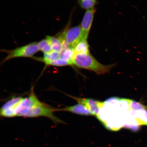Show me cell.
<instances>
[{"instance_id": "1", "label": "cell", "mask_w": 147, "mask_h": 147, "mask_svg": "<svg viewBox=\"0 0 147 147\" xmlns=\"http://www.w3.org/2000/svg\"><path fill=\"white\" fill-rule=\"evenodd\" d=\"M72 63L73 65L78 67L93 71L98 75L109 72L114 66L103 65L97 61L90 54L75 55Z\"/></svg>"}, {"instance_id": "2", "label": "cell", "mask_w": 147, "mask_h": 147, "mask_svg": "<svg viewBox=\"0 0 147 147\" xmlns=\"http://www.w3.org/2000/svg\"><path fill=\"white\" fill-rule=\"evenodd\" d=\"M2 51L6 53L7 55L1 62L2 64L12 59L20 57H32L34 54L40 50L38 47V42H34L12 50L3 49Z\"/></svg>"}, {"instance_id": "3", "label": "cell", "mask_w": 147, "mask_h": 147, "mask_svg": "<svg viewBox=\"0 0 147 147\" xmlns=\"http://www.w3.org/2000/svg\"><path fill=\"white\" fill-rule=\"evenodd\" d=\"M56 111H57V109H55L41 102L29 110L24 115V117H44L50 119L55 123H64L63 121L54 115V113Z\"/></svg>"}, {"instance_id": "4", "label": "cell", "mask_w": 147, "mask_h": 147, "mask_svg": "<svg viewBox=\"0 0 147 147\" xmlns=\"http://www.w3.org/2000/svg\"><path fill=\"white\" fill-rule=\"evenodd\" d=\"M59 37L70 48L73 49H74L78 43L85 38L80 25L68 29L64 31L62 35Z\"/></svg>"}, {"instance_id": "5", "label": "cell", "mask_w": 147, "mask_h": 147, "mask_svg": "<svg viewBox=\"0 0 147 147\" xmlns=\"http://www.w3.org/2000/svg\"><path fill=\"white\" fill-rule=\"evenodd\" d=\"M34 92L32 88L28 97L24 98L16 110V117H24L29 110L41 103Z\"/></svg>"}, {"instance_id": "6", "label": "cell", "mask_w": 147, "mask_h": 147, "mask_svg": "<svg viewBox=\"0 0 147 147\" xmlns=\"http://www.w3.org/2000/svg\"><path fill=\"white\" fill-rule=\"evenodd\" d=\"M69 96L76 100L79 104L85 106L93 115H98L100 109L104 105V102L93 99L80 98Z\"/></svg>"}, {"instance_id": "7", "label": "cell", "mask_w": 147, "mask_h": 147, "mask_svg": "<svg viewBox=\"0 0 147 147\" xmlns=\"http://www.w3.org/2000/svg\"><path fill=\"white\" fill-rule=\"evenodd\" d=\"M96 10L94 9L86 10L80 26L84 33V37L88 39L90 30L92 25Z\"/></svg>"}, {"instance_id": "8", "label": "cell", "mask_w": 147, "mask_h": 147, "mask_svg": "<svg viewBox=\"0 0 147 147\" xmlns=\"http://www.w3.org/2000/svg\"><path fill=\"white\" fill-rule=\"evenodd\" d=\"M57 111L69 112L81 115H92L90 112L85 106L80 104L73 106L66 107L62 109H57Z\"/></svg>"}, {"instance_id": "9", "label": "cell", "mask_w": 147, "mask_h": 147, "mask_svg": "<svg viewBox=\"0 0 147 147\" xmlns=\"http://www.w3.org/2000/svg\"><path fill=\"white\" fill-rule=\"evenodd\" d=\"M50 44L51 49L55 52L60 53L62 49L63 40L60 37L47 36L46 37Z\"/></svg>"}, {"instance_id": "10", "label": "cell", "mask_w": 147, "mask_h": 147, "mask_svg": "<svg viewBox=\"0 0 147 147\" xmlns=\"http://www.w3.org/2000/svg\"><path fill=\"white\" fill-rule=\"evenodd\" d=\"M23 99L24 98L21 97H14L5 102L2 107L1 110L10 109L13 110L16 113V108Z\"/></svg>"}, {"instance_id": "11", "label": "cell", "mask_w": 147, "mask_h": 147, "mask_svg": "<svg viewBox=\"0 0 147 147\" xmlns=\"http://www.w3.org/2000/svg\"><path fill=\"white\" fill-rule=\"evenodd\" d=\"M59 58H60V53L53 51L47 54H44L43 58H35V59L43 62L46 65H49L51 62Z\"/></svg>"}, {"instance_id": "12", "label": "cell", "mask_w": 147, "mask_h": 147, "mask_svg": "<svg viewBox=\"0 0 147 147\" xmlns=\"http://www.w3.org/2000/svg\"><path fill=\"white\" fill-rule=\"evenodd\" d=\"M75 55L90 54L89 45L87 39L84 38L75 47L74 49Z\"/></svg>"}, {"instance_id": "13", "label": "cell", "mask_w": 147, "mask_h": 147, "mask_svg": "<svg viewBox=\"0 0 147 147\" xmlns=\"http://www.w3.org/2000/svg\"><path fill=\"white\" fill-rule=\"evenodd\" d=\"M60 54L61 59L70 62L73 65V60L75 55L74 49L69 48Z\"/></svg>"}, {"instance_id": "14", "label": "cell", "mask_w": 147, "mask_h": 147, "mask_svg": "<svg viewBox=\"0 0 147 147\" xmlns=\"http://www.w3.org/2000/svg\"><path fill=\"white\" fill-rule=\"evenodd\" d=\"M38 46L39 50L44 54H47L53 51L50 44L47 38L38 42Z\"/></svg>"}, {"instance_id": "15", "label": "cell", "mask_w": 147, "mask_h": 147, "mask_svg": "<svg viewBox=\"0 0 147 147\" xmlns=\"http://www.w3.org/2000/svg\"><path fill=\"white\" fill-rule=\"evenodd\" d=\"M78 3L81 8L87 10L94 9L97 1V0H80Z\"/></svg>"}, {"instance_id": "16", "label": "cell", "mask_w": 147, "mask_h": 147, "mask_svg": "<svg viewBox=\"0 0 147 147\" xmlns=\"http://www.w3.org/2000/svg\"><path fill=\"white\" fill-rule=\"evenodd\" d=\"M129 108L133 110H139L146 109L147 107L135 101L129 100Z\"/></svg>"}, {"instance_id": "17", "label": "cell", "mask_w": 147, "mask_h": 147, "mask_svg": "<svg viewBox=\"0 0 147 147\" xmlns=\"http://www.w3.org/2000/svg\"><path fill=\"white\" fill-rule=\"evenodd\" d=\"M71 65H73L70 62L63 60L61 58L51 62L49 65L58 66V67Z\"/></svg>"}, {"instance_id": "18", "label": "cell", "mask_w": 147, "mask_h": 147, "mask_svg": "<svg viewBox=\"0 0 147 147\" xmlns=\"http://www.w3.org/2000/svg\"><path fill=\"white\" fill-rule=\"evenodd\" d=\"M78 1H80V0H78Z\"/></svg>"}]
</instances>
